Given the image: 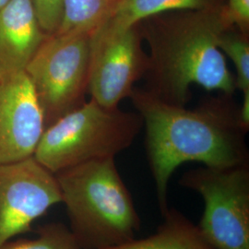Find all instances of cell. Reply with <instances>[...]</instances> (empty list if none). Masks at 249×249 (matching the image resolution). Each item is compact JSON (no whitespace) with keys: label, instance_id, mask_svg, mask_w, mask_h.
I'll return each instance as SVG.
<instances>
[{"label":"cell","instance_id":"1","mask_svg":"<svg viewBox=\"0 0 249 249\" xmlns=\"http://www.w3.org/2000/svg\"><path fill=\"white\" fill-rule=\"evenodd\" d=\"M129 98L146 127L148 159L162 214L169 210L170 178L182 163L196 161L213 168L248 163L249 127L230 101L213 99L189 110L136 87Z\"/></svg>","mask_w":249,"mask_h":249},{"label":"cell","instance_id":"2","mask_svg":"<svg viewBox=\"0 0 249 249\" xmlns=\"http://www.w3.org/2000/svg\"><path fill=\"white\" fill-rule=\"evenodd\" d=\"M173 13L167 17L157 14L138 23L150 49L144 89L179 107L189 101L193 84L231 96L236 89L235 77L218 47L221 35L234 27L224 6Z\"/></svg>","mask_w":249,"mask_h":249},{"label":"cell","instance_id":"3","mask_svg":"<svg viewBox=\"0 0 249 249\" xmlns=\"http://www.w3.org/2000/svg\"><path fill=\"white\" fill-rule=\"evenodd\" d=\"M54 176L79 246L107 249L135 239L141 221L115 158L89 160Z\"/></svg>","mask_w":249,"mask_h":249},{"label":"cell","instance_id":"4","mask_svg":"<svg viewBox=\"0 0 249 249\" xmlns=\"http://www.w3.org/2000/svg\"><path fill=\"white\" fill-rule=\"evenodd\" d=\"M142 125L139 113L90 99L45 127L34 158L53 175L89 160L115 158L133 143Z\"/></svg>","mask_w":249,"mask_h":249},{"label":"cell","instance_id":"5","mask_svg":"<svg viewBox=\"0 0 249 249\" xmlns=\"http://www.w3.org/2000/svg\"><path fill=\"white\" fill-rule=\"evenodd\" d=\"M91 35L47 36L25 74L43 109L46 126L82 105L88 91Z\"/></svg>","mask_w":249,"mask_h":249},{"label":"cell","instance_id":"6","mask_svg":"<svg viewBox=\"0 0 249 249\" xmlns=\"http://www.w3.org/2000/svg\"><path fill=\"white\" fill-rule=\"evenodd\" d=\"M180 185L203 197L204 213L197 227L214 249H249L248 163L191 170Z\"/></svg>","mask_w":249,"mask_h":249},{"label":"cell","instance_id":"7","mask_svg":"<svg viewBox=\"0 0 249 249\" xmlns=\"http://www.w3.org/2000/svg\"><path fill=\"white\" fill-rule=\"evenodd\" d=\"M142 43L139 24L111 36H91L88 91L92 100L115 108L130 96L149 66Z\"/></svg>","mask_w":249,"mask_h":249},{"label":"cell","instance_id":"8","mask_svg":"<svg viewBox=\"0 0 249 249\" xmlns=\"http://www.w3.org/2000/svg\"><path fill=\"white\" fill-rule=\"evenodd\" d=\"M62 202L55 176L34 158L0 164V246Z\"/></svg>","mask_w":249,"mask_h":249},{"label":"cell","instance_id":"9","mask_svg":"<svg viewBox=\"0 0 249 249\" xmlns=\"http://www.w3.org/2000/svg\"><path fill=\"white\" fill-rule=\"evenodd\" d=\"M45 117L25 72L0 80V164L34 156Z\"/></svg>","mask_w":249,"mask_h":249},{"label":"cell","instance_id":"10","mask_svg":"<svg viewBox=\"0 0 249 249\" xmlns=\"http://www.w3.org/2000/svg\"><path fill=\"white\" fill-rule=\"evenodd\" d=\"M46 37L34 0H10L0 9V80L24 72Z\"/></svg>","mask_w":249,"mask_h":249},{"label":"cell","instance_id":"11","mask_svg":"<svg viewBox=\"0 0 249 249\" xmlns=\"http://www.w3.org/2000/svg\"><path fill=\"white\" fill-rule=\"evenodd\" d=\"M215 7H219L215 0H117L106 20L91 36L115 35L164 12Z\"/></svg>","mask_w":249,"mask_h":249},{"label":"cell","instance_id":"12","mask_svg":"<svg viewBox=\"0 0 249 249\" xmlns=\"http://www.w3.org/2000/svg\"><path fill=\"white\" fill-rule=\"evenodd\" d=\"M163 215L165 221L154 234L107 249H214L198 227L180 213L168 210Z\"/></svg>","mask_w":249,"mask_h":249},{"label":"cell","instance_id":"13","mask_svg":"<svg viewBox=\"0 0 249 249\" xmlns=\"http://www.w3.org/2000/svg\"><path fill=\"white\" fill-rule=\"evenodd\" d=\"M117 0H62L59 26L53 35H92Z\"/></svg>","mask_w":249,"mask_h":249},{"label":"cell","instance_id":"14","mask_svg":"<svg viewBox=\"0 0 249 249\" xmlns=\"http://www.w3.org/2000/svg\"><path fill=\"white\" fill-rule=\"evenodd\" d=\"M218 47L226 53L236 70V89L243 93L240 108L243 123L249 126V34L235 27L225 30L218 40Z\"/></svg>","mask_w":249,"mask_h":249},{"label":"cell","instance_id":"15","mask_svg":"<svg viewBox=\"0 0 249 249\" xmlns=\"http://www.w3.org/2000/svg\"><path fill=\"white\" fill-rule=\"evenodd\" d=\"M0 249H80L73 232L62 224H50L44 227L36 239L6 242Z\"/></svg>","mask_w":249,"mask_h":249},{"label":"cell","instance_id":"16","mask_svg":"<svg viewBox=\"0 0 249 249\" xmlns=\"http://www.w3.org/2000/svg\"><path fill=\"white\" fill-rule=\"evenodd\" d=\"M40 26L47 36L53 35L59 26L62 0H34Z\"/></svg>","mask_w":249,"mask_h":249},{"label":"cell","instance_id":"17","mask_svg":"<svg viewBox=\"0 0 249 249\" xmlns=\"http://www.w3.org/2000/svg\"><path fill=\"white\" fill-rule=\"evenodd\" d=\"M224 10L233 26L243 33L249 34V0H228Z\"/></svg>","mask_w":249,"mask_h":249},{"label":"cell","instance_id":"18","mask_svg":"<svg viewBox=\"0 0 249 249\" xmlns=\"http://www.w3.org/2000/svg\"><path fill=\"white\" fill-rule=\"evenodd\" d=\"M10 0H0V9H2L3 7H5Z\"/></svg>","mask_w":249,"mask_h":249}]
</instances>
